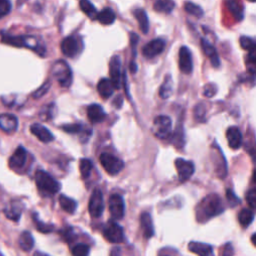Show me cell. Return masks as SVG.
<instances>
[{"label":"cell","instance_id":"obj_36","mask_svg":"<svg viewBox=\"0 0 256 256\" xmlns=\"http://www.w3.org/2000/svg\"><path fill=\"white\" fill-rule=\"evenodd\" d=\"M54 113H55V105H54V103H50L49 105H46L45 107L42 108L39 115H40L42 120L48 121V120L53 118Z\"/></svg>","mask_w":256,"mask_h":256},{"label":"cell","instance_id":"obj_37","mask_svg":"<svg viewBox=\"0 0 256 256\" xmlns=\"http://www.w3.org/2000/svg\"><path fill=\"white\" fill-rule=\"evenodd\" d=\"M33 221L35 223V226L37 228L38 231L42 232V233H50L51 231H53L54 229V226L51 225V224H47V223H44L42 222L38 217H37V214H33Z\"/></svg>","mask_w":256,"mask_h":256},{"label":"cell","instance_id":"obj_32","mask_svg":"<svg viewBox=\"0 0 256 256\" xmlns=\"http://www.w3.org/2000/svg\"><path fill=\"white\" fill-rule=\"evenodd\" d=\"M93 169V163L90 159L88 158H82L79 163V170L80 174L83 179H86L90 176L91 171Z\"/></svg>","mask_w":256,"mask_h":256},{"label":"cell","instance_id":"obj_1","mask_svg":"<svg viewBox=\"0 0 256 256\" xmlns=\"http://www.w3.org/2000/svg\"><path fill=\"white\" fill-rule=\"evenodd\" d=\"M224 210L221 198L217 194H209L196 207V218L199 222H205L219 215Z\"/></svg>","mask_w":256,"mask_h":256},{"label":"cell","instance_id":"obj_46","mask_svg":"<svg viewBox=\"0 0 256 256\" xmlns=\"http://www.w3.org/2000/svg\"><path fill=\"white\" fill-rule=\"evenodd\" d=\"M246 201L248 203V205L250 206L251 209H254L255 208V204H256V192H255V189L252 188L250 189L247 194H246Z\"/></svg>","mask_w":256,"mask_h":256},{"label":"cell","instance_id":"obj_21","mask_svg":"<svg viewBox=\"0 0 256 256\" xmlns=\"http://www.w3.org/2000/svg\"><path fill=\"white\" fill-rule=\"evenodd\" d=\"M188 249L198 256H214L212 247L206 243L192 241L188 244Z\"/></svg>","mask_w":256,"mask_h":256},{"label":"cell","instance_id":"obj_38","mask_svg":"<svg viewBox=\"0 0 256 256\" xmlns=\"http://www.w3.org/2000/svg\"><path fill=\"white\" fill-rule=\"evenodd\" d=\"M89 251H90L89 246L87 244H84V243L76 244L71 249L72 256H88Z\"/></svg>","mask_w":256,"mask_h":256},{"label":"cell","instance_id":"obj_20","mask_svg":"<svg viewBox=\"0 0 256 256\" xmlns=\"http://www.w3.org/2000/svg\"><path fill=\"white\" fill-rule=\"evenodd\" d=\"M87 116L92 123H99L102 122L106 116L104 109L99 104H91L87 108Z\"/></svg>","mask_w":256,"mask_h":256},{"label":"cell","instance_id":"obj_3","mask_svg":"<svg viewBox=\"0 0 256 256\" xmlns=\"http://www.w3.org/2000/svg\"><path fill=\"white\" fill-rule=\"evenodd\" d=\"M35 183L40 193L44 196H52L61 189L60 183L43 170H38L35 173Z\"/></svg>","mask_w":256,"mask_h":256},{"label":"cell","instance_id":"obj_18","mask_svg":"<svg viewBox=\"0 0 256 256\" xmlns=\"http://www.w3.org/2000/svg\"><path fill=\"white\" fill-rule=\"evenodd\" d=\"M30 131L34 134L41 142L49 143L54 140L53 134L47 129V128L39 123H34L30 126Z\"/></svg>","mask_w":256,"mask_h":256},{"label":"cell","instance_id":"obj_27","mask_svg":"<svg viewBox=\"0 0 256 256\" xmlns=\"http://www.w3.org/2000/svg\"><path fill=\"white\" fill-rule=\"evenodd\" d=\"M134 17L137 19L138 23H139V28L143 33H147L149 30V20H148V16L145 10L141 9V8H137L133 11Z\"/></svg>","mask_w":256,"mask_h":256},{"label":"cell","instance_id":"obj_34","mask_svg":"<svg viewBox=\"0 0 256 256\" xmlns=\"http://www.w3.org/2000/svg\"><path fill=\"white\" fill-rule=\"evenodd\" d=\"M79 6H80V9L82 10V12L86 14L89 18H91V19L96 18L97 10H96L95 6L90 1H87V0H82V1L79 2Z\"/></svg>","mask_w":256,"mask_h":256},{"label":"cell","instance_id":"obj_49","mask_svg":"<svg viewBox=\"0 0 256 256\" xmlns=\"http://www.w3.org/2000/svg\"><path fill=\"white\" fill-rule=\"evenodd\" d=\"M110 256H121V250H120V248H118V247L113 248V249L111 250Z\"/></svg>","mask_w":256,"mask_h":256},{"label":"cell","instance_id":"obj_44","mask_svg":"<svg viewBox=\"0 0 256 256\" xmlns=\"http://www.w3.org/2000/svg\"><path fill=\"white\" fill-rule=\"evenodd\" d=\"M216 92H217V87H216V85L213 83L206 84L203 88V94L206 97H213L215 95Z\"/></svg>","mask_w":256,"mask_h":256},{"label":"cell","instance_id":"obj_45","mask_svg":"<svg viewBox=\"0 0 256 256\" xmlns=\"http://www.w3.org/2000/svg\"><path fill=\"white\" fill-rule=\"evenodd\" d=\"M226 197H227L228 202L231 206H236L241 202L240 199L235 195V193H234V192L230 189L226 190Z\"/></svg>","mask_w":256,"mask_h":256},{"label":"cell","instance_id":"obj_50","mask_svg":"<svg viewBox=\"0 0 256 256\" xmlns=\"http://www.w3.org/2000/svg\"><path fill=\"white\" fill-rule=\"evenodd\" d=\"M130 70L132 73H135L137 71V66H136V64L134 61L131 62V65H130Z\"/></svg>","mask_w":256,"mask_h":256},{"label":"cell","instance_id":"obj_8","mask_svg":"<svg viewBox=\"0 0 256 256\" xmlns=\"http://www.w3.org/2000/svg\"><path fill=\"white\" fill-rule=\"evenodd\" d=\"M104 210V200L103 194L100 189H94L89 199L88 211L92 218H99Z\"/></svg>","mask_w":256,"mask_h":256},{"label":"cell","instance_id":"obj_40","mask_svg":"<svg viewBox=\"0 0 256 256\" xmlns=\"http://www.w3.org/2000/svg\"><path fill=\"white\" fill-rule=\"evenodd\" d=\"M62 129L63 131H65L67 133H70V134H76V133H79L83 130L82 128V125L81 124H78V123H71V124H65L62 126Z\"/></svg>","mask_w":256,"mask_h":256},{"label":"cell","instance_id":"obj_39","mask_svg":"<svg viewBox=\"0 0 256 256\" xmlns=\"http://www.w3.org/2000/svg\"><path fill=\"white\" fill-rule=\"evenodd\" d=\"M239 42H240V45L243 49L248 50L249 52L255 50V43H254V41H253L252 38L248 37V36H241L240 39H239Z\"/></svg>","mask_w":256,"mask_h":256},{"label":"cell","instance_id":"obj_30","mask_svg":"<svg viewBox=\"0 0 256 256\" xmlns=\"http://www.w3.org/2000/svg\"><path fill=\"white\" fill-rule=\"evenodd\" d=\"M154 10L160 13H170L175 7V2L171 1V0H158V1L154 2L153 4Z\"/></svg>","mask_w":256,"mask_h":256},{"label":"cell","instance_id":"obj_42","mask_svg":"<svg viewBox=\"0 0 256 256\" xmlns=\"http://www.w3.org/2000/svg\"><path fill=\"white\" fill-rule=\"evenodd\" d=\"M49 88H50V82L47 81L44 84H42L41 86L32 94V96L34 98H40V97H42L44 94H46L48 92Z\"/></svg>","mask_w":256,"mask_h":256},{"label":"cell","instance_id":"obj_13","mask_svg":"<svg viewBox=\"0 0 256 256\" xmlns=\"http://www.w3.org/2000/svg\"><path fill=\"white\" fill-rule=\"evenodd\" d=\"M165 41L160 38H156L154 40L149 41L142 48V54L146 58H153L156 55L163 52L165 48Z\"/></svg>","mask_w":256,"mask_h":256},{"label":"cell","instance_id":"obj_24","mask_svg":"<svg viewBox=\"0 0 256 256\" xmlns=\"http://www.w3.org/2000/svg\"><path fill=\"white\" fill-rule=\"evenodd\" d=\"M3 212L7 218L13 221H18L21 216V212H22V207H21L19 202L12 201L4 208Z\"/></svg>","mask_w":256,"mask_h":256},{"label":"cell","instance_id":"obj_29","mask_svg":"<svg viewBox=\"0 0 256 256\" xmlns=\"http://www.w3.org/2000/svg\"><path fill=\"white\" fill-rule=\"evenodd\" d=\"M59 204L64 211L70 213V214L74 213L77 208V202L74 199L63 194L59 196Z\"/></svg>","mask_w":256,"mask_h":256},{"label":"cell","instance_id":"obj_47","mask_svg":"<svg viewBox=\"0 0 256 256\" xmlns=\"http://www.w3.org/2000/svg\"><path fill=\"white\" fill-rule=\"evenodd\" d=\"M130 42H131V47H132V50H133V54L135 56V48L137 46V43H138V36L135 34V33H131L130 34Z\"/></svg>","mask_w":256,"mask_h":256},{"label":"cell","instance_id":"obj_19","mask_svg":"<svg viewBox=\"0 0 256 256\" xmlns=\"http://www.w3.org/2000/svg\"><path fill=\"white\" fill-rule=\"evenodd\" d=\"M201 43V47H202V50L203 52L206 54V56L210 59L211 63L213 67H218L220 65V59H219V56L215 50V48L213 47L209 42L207 40H205L204 38L201 39L200 41Z\"/></svg>","mask_w":256,"mask_h":256},{"label":"cell","instance_id":"obj_28","mask_svg":"<svg viewBox=\"0 0 256 256\" xmlns=\"http://www.w3.org/2000/svg\"><path fill=\"white\" fill-rule=\"evenodd\" d=\"M19 246L23 251H30L34 246V238L29 231H24L19 236Z\"/></svg>","mask_w":256,"mask_h":256},{"label":"cell","instance_id":"obj_4","mask_svg":"<svg viewBox=\"0 0 256 256\" xmlns=\"http://www.w3.org/2000/svg\"><path fill=\"white\" fill-rule=\"evenodd\" d=\"M52 75L64 88H68L72 83V71L68 64L63 61H56L52 66Z\"/></svg>","mask_w":256,"mask_h":256},{"label":"cell","instance_id":"obj_33","mask_svg":"<svg viewBox=\"0 0 256 256\" xmlns=\"http://www.w3.org/2000/svg\"><path fill=\"white\" fill-rule=\"evenodd\" d=\"M226 5L229 9V11L232 13V15L235 17L236 20H242L243 19V12H244V9H243V6L239 3V2H236V1H227L226 2Z\"/></svg>","mask_w":256,"mask_h":256},{"label":"cell","instance_id":"obj_9","mask_svg":"<svg viewBox=\"0 0 256 256\" xmlns=\"http://www.w3.org/2000/svg\"><path fill=\"white\" fill-rule=\"evenodd\" d=\"M26 162H27L26 149L22 146H19L9 158L8 164L13 171L20 173L22 172V170L24 169Z\"/></svg>","mask_w":256,"mask_h":256},{"label":"cell","instance_id":"obj_41","mask_svg":"<svg viewBox=\"0 0 256 256\" xmlns=\"http://www.w3.org/2000/svg\"><path fill=\"white\" fill-rule=\"evenodd\" d=\"M12 5L7 0H0V18L6 16L11 11Z\"/></svg>","mask_w":256,"mask_h":256},{"label":"cell","instance_id":"obj_35","mask_svg":"<svg viewBox=\"0 0 256 256\" xmlns=\"http://www.w3.org/2000/svg\"><path fill=\"white\" fill-rule=\"evenodd\" d=\"M184 9L187 13L193 15L195 17H202L204 14L203 9L199 5L195 3H192V2H186L184 4Z\"/></svg>","mask_w":256,"mask_h":256},{"label":"cell","instance_id":"obj_43","mask_svg":"<svg viewBox=\"0 0 256 256\" xmlns=\"http://www.w3.org/2000/svg\"><path fill=\"white\" fill-rule=\"evenodd\" d=\"M194 116L197 121H204L205 119V106L203 103H199L194 109Z\"/></svg>","mask_w":256,"mask_h":256},{"label":"cell","instance_id":"obj_31","mask_svg":"<svg viewBox=\"0 0 256 256\" xmlns=\"http://www.w3.org/2000/svg\"><path fill=\"white\" fill-rule=\"evenodd\" d=\"M253 220H254V212L251 209L244 208L239 212L238 221L241 224V226L247 227L252 223Z\"/></svg>","mask_w":256,"mask_h":256},{"label":"cell","instance_id":"obj_15","mask_svg":"<svg viewBox=\"0 0 256 256\" xmlns=\"http://www.w3.org/2000/svg\"><path fill=\"white\" fill-rule=\"evenodd\" d=\"M61 52L67 57H74L79 52V42L74 36L65 37L60 44Z\"/></svg>","mask_w":256,"mask_h":256},{"label":"cell","instance_id":"obj_10","mask_svg":"<svg viewBox=\"0 0 256 256\" xmlns=\"http://www.w3.org/2000/svg\"><path fill=\"white\" fill-rule=\"evenodd\" d=\"M175 167L177 170L178 178L181 182L188 180L195 171V167L193 162L185 160L183 158H177L175 160Z\"/></svg>","mask_w":256,"mask_h":256},{"label":"cell","instance_id":"obj_26","mask_svg":"<svg viewBox=\"0 0 256 256\" xmlns=\"http://www.w3.org/2000/svg\"><path fill=\"white\" fill-rule=\"evenodd\" d=\"M173 91V81L172 77L170 74L166 75L164 82L161 84V86L159 88V95L162 99H167L171 96Z\"/></svg>","mask_w":256,"mask_h":256},{"label":"cell","instance_id":"obj_14","mask_svg":"<svg viewBox=\"0 0 256 256\" xmlns=\"http://www.w3.org/2000/svg\"><path fill=\"white\" fill-rule=\"evenodd\" d=\"M179 69L184 74H190L193 70V62H192V55L188 47L182 46L179 49Z\"/></svg>","mask_w":256,"mask_h":256},{"label":"cell","instance_id":"obj_22","mask_svg":"<svg viewBox=\"0 0 256 256\" xmlns=\"http://www.w3.org/2000/svg\"><path fill=\"white\" fill-rule=\"evenodd\" d=\"M140 224L143 230V234L146 238H150L154 234V228L152 223V218L147 212H143L140 216Z\"/></svg>","mask_w":256,"mask_h":256},{"label":"cell","instance_id":"obj_2","mask_svg":"<svg viewBox=\"0 0 256 256\" xmlns=\"http://www.w3.org/2000/svg\"><path fill=\"white\" fill-rule=\"evenodd\" d=\"M1 41L2 43L13 45L16 47H27L41 56L45 55V47L42 45L41 42L34 36H12L9 34L1 33Z\"/></svg>","mask_w":256,"mask_h":256},{"label":"cell","instance_id":"obj_25","mask_svg":"<svg viewBox=\"0 0 256 256\" xmlns=\"http://www.w3.org/2000/svg\"><path fill=\"white\" fill-rule=\"evenodd\" d=\"M115 13L109 7L103 8L99 13H97L96 18L99 22L103 25H110L115 21Z\"/></svg>","mask_w":256,"mask_h":256},{"label":"cell","instance_id":"obj_6","mask_svg":"<svg viewBox=\"0 0 256 256\" xmlns=\"http://www.w3.org/2000/svg\"><path fill=\"white\" fill-rule=\"evenodd\" d=\"M172 121L166 115H159L153 121L152 131L154 135L160 139H165L171 134Z\"/></svg>","mask_w":256,"mask_h":256},{"label":"cell","instance_id":"obj_16","mask_svg":"<svg viewBox=\"0 0 256 256\" xmlns=\"http://www.w3.org/2000/svg\"><path fill=\"white\" fill-rule=\"evenodd\" d=\"M18 127V119L15 115L9 113L0 114V129L6 133H13Z\"/></svg>","mask_w":256,"mask_h":256},{"label":"cell","instance_id":"obj_17","mask_svg":"<svg viewBox=\"0 0 256 256\" xmlns=\"http://www.w3.org/2000/svg\"><path fill=\"white\" fill-rule=\"evenodd\" d=\"M226 138L229 147L234 149V150H237L242 145V134L239 130V128L236 126H232L228 128L226 131Z\"/></svg>","mask_w":256,"mask_h":256},{"label":"cell","instance_id":"obj_48","mask_svg":"<svg viewBox=\"0 0 256 256\" xmlns=\"http://www.w3.org/2000/svg\"><path fill=\"white\" fill-rule=\"evenodd\" d=\"M221 256H233V247L230 243H227L223 249Z\"/></svg>","mask_w":256,"mask_h":256},{"label":"cell","instance_id":"obj_23","mask_svg":"<svg viewBox=\"0 0 256 256\" xmlns=\"http://www.w3.org/2000/svg\"><path fill=\"white\" fill-rule=\"evenodd\" d=\"M113 85L107 78H102L97 84V91L103 99H108L113 94Z\"/></svg>","mask_w":256,"mask_h":256},{"label":"cell","instance_id":"obj_7","mask_svg":"<svg viewBox=\"0 0 256 256\" xmlns=\"http://www.w3.org/2000/svg\"><path fill=\"white\" fill-rule=\"evenodd\" d=\"M105 239L111 243H121L124 240L123 228L114 221H109L103 230Z\"/></svg>","mask_w":256,"mask_h":256},{"label":"cell","instance_id":"obj_11","mask_svg":"<svg viewBox=\"0 0 256 256\" xmlns=\"http://www.w3.org/2000/svg\"><path fill=\"white\" fill-rule=\"evenodd\" d=\"M110 81L114 89H119L121 85V59L118 55H114L109 63Z\"/></svg>","mask_w":256,"mask_h":256},{"label":"cell","instance_id":"obj_5","mask_svg":"<svg viewBox=\"0 0 256 256\" xmlns=\"http://www.w3.org/2000/svg\"><path fill=\"white\" fill-rule=\"evenodd\" d=\"M99 160L105 171L110 175L118 174L124 168V162L120 158L107 152L102 153L99 157Z\"/></svg>","mask_w":256,"mask_h":256},{"label":"cell","instance_id":"obj_52","mask_svg":"<svg viewBox=\"0 0 256 256\" xmlns=\"http://www.w3.org/2000/svg\"><path fill=\"white\" fill-rule=\"evenodd\" d=\"M255 234H253V235H252V238H251V240H252V243H253V245H255L256 243H255Z\"/></svg>","mask_w":256,"mask_h":256},{"label":"cell","instance_id":"obj_12","mask_svg":"<svg viewBox=\"0 0 256 256\" xmlns=\"http://www.w3.org/2000/svg\"><path fill=\"white\" fill-rule=\"evenodd\" d=\"M109 212L111 216L116 219H122L125 213V204L123 198L118 194H112L109 197Z\"/></svg>","mask_w":256,"mask_h":256},{"label":"cell","instance_id":"obj_51","mask_svg":"<svg viewBox=\"0 0 256 256\" xmlns=\"http://www.w3.org/2000/svg\"><path fill=\"white\" fill-rule=\"evenodd\" d=\"M34 256H48V255H46L45 253H42L40 251H37L34 253Z\"/></svg>","mask_w":256,"mask_h":256}]
</instances>
